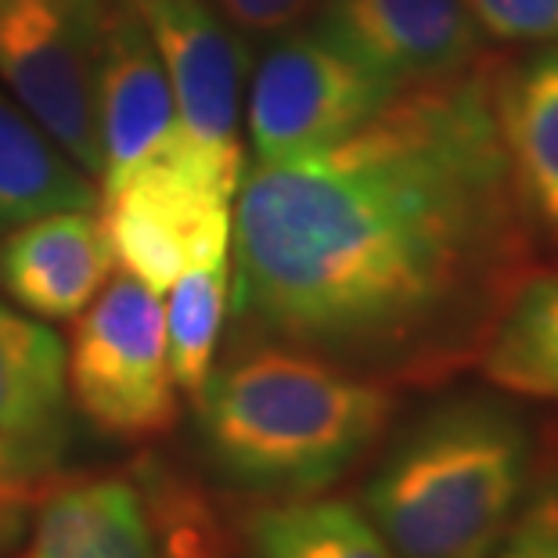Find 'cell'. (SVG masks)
<instances>
[{
    "label": "cell",
    "instance_id": "6da1fadb",
    "mask_svg": "<svg viewBox=\"0 0 558 558\" xmlns=\"http://www.w3.org/2000/svg\"><path fill=\"white\" fill-rule=\"evenodd\" d=\"M497 62L400 90L353 134L242 173L234 311L375 383L480 361L533 231L494 112Z\"/></svg>",
    "mask_w": 558,
    "mask_h": 558
},
{
    "label": "cell",
    "instance_id": "7a4b0ae2",
    "mask_svg": "<svg viewBox=\"0 0 558 558\" xmlns=\"http://www.w3.org/2000/svg\"><path fill=\"white\" fill-rule=\"evenodd\" d=\"M209 465L239 490L314 497L361 465L393 422V386L264 339L213 367L195 393Z\"/></svg>",
    "mask_w": 558,
    "mask_h": 558
},
{
    "label": "cell",
    "instance_id": "3957f363",
    "mask_svg": "<svg viewBox=\"0 0 558 558\" xmlns=\"http://www.w3.org/2000/svg\"><path fill=\"white\" fill-rule=\"evenodd\" d=\"M537 476L512 393H450L397 433L364 486V515L397 558H490Z\"/></svg>",
    "mask_w": 558,
    "mask_h": 558
},
{
    "label": "cell",
    "instance_id": "277c9868",
    "mask_svg": "<svg viewBox=\"0 0 558 558\" xmlns=\"http://www.w3.org/2000/svg\"><path fill=\"white\" fill-rule=\"evenodd\" d=\"M65 383L90 429L123 444L156 439L177 422L159 295L120 275L94 295L65 350Z\"/></svg>",
    "mask_w": 558,
    "mask_h": 558
},
{
    "label": "cell",
    "instance_id": "5b68a950",
    "mask_svg": "<svg viewBox=\"0 0 558 558\" xmlns=\"http://www.w3.org/2000/svg\"><path fill=\"white\" fill-rule=\"evenodd\" d=\"M234 195L170 145L101 192L116 264L159 295L187 270L231 259Z\"/></svg>",
    "mask_w": 558,
    "mask_h": 558
},
{
    "label": "cell",
    "instance_id": "8992f818",
    "mask_svg": "<svg viewBox=\"0 0 558 558\" xmlns=\"http://www.w3.org/2000/svg\"><path fill=\"white\" fill-rule=\"evenodd\" d=\"M397 94L328 33L300 26L270 40L253 69L242 112L248 145L259 162L303 156L353 134Z\"/></svg>",
    "mask_w": 558,
    "mask_h": 558
},
{
    "label": "cell",
    "instance_id": "52a82bcc",
    "mask_svg": "<svg viewBox=\"0 0 558 558\" xmlns=\"http://www.w3.org/2000/svg\"><path fill=\"white\" fill-rule=\"evenodd\" d=\"M109 0H0V83L80 170L98 177L94 69Z\"/></svg>",
    "mask_w": 558,
    "mask_h": 558
},
{
    "label": "cell",
    "instance_id": "ba28073f",
    "mask_svg": "<svg viewBox=\"0 0 558 558\" xmlns=\"http://www.w3.org/2000/svg\"><path fill=\"white\" fill-rule=\"evenodd\" d=\"M148 29L170 76L177 105L173 148L239 192L242 156V87L245 44L223 26L209 0H126Z\"/></svg>",
    "mask_w": 558,
    "mask_h": 558
},
{
    "label": "cell",
    "instance_id": "9c48e42d",
    "mask_svg": "<svg viewBox=\"0 0 558 558\" xmlns=\"http://www.w3.org/2000/svg\"><path fill=\"white\" fill-rule=\"evenodd\" d=\"M314 19L397 90L465 73L486 51L465 0H320Z\"/></svg>",
    "mask_w": 558,
    "mask_h": 558
},
{
    "label": "cell",
    "instance_id": "30bf717a",
    "mask_svg": "<svg viewBox=\"0 0 558 558\" xmlns=\"http://www.w3.org/2000/svg\"><path fill=\"white\" fill-rule=\"evenodd\" d=\"M94 134L98 177L109 192L141 162L159 156L177 137V105L170 76L148 29L126 0H109L94 69Z\"/></svg>",
    "mask_w": 558,
    "mask_h": 558
},
{
    "label": "cell",
    "instance_id": "8fae6325",
    "mask_svg": "<svg viewBox=\"0 0 558 558\" xmlns=\"http://www.w3.org/2000/svg\"><path fill=\"white\" fill-rule=\"evenodd\" d=\"M116 270V253L94 209H58L0 234V289L40 320H73Z\"/></svg>",
    "mask_w": 558,
    "mask_h": 558
},
{
    "label": "cell",
    "instance_id": "7c38bea8",
    "mask_svg": "<svg viewBox=\"0 0 558 558\" xmlns=\"http://www.w3.org/2000/svg\"><path fill=\"white\" fill-rule=\"evenodd\" d=\"M69 439L65 342L0 300V454L44 483Z\"/></svg>",
    "mask_w": 558,
    "mask_h": 558
},
{
    "label": "cell",
    "instance_id": "4fadbf2b",
    "mask_svg": "<svg viewBox=\"0 0 558 558\" xmlns=\"http://www.w3.org/2000/svg\"><path fill=\"white\" fill-rule=\"evenodd\" d=\"M494 112L522 213L558 245V47L497 65Z\"/></svg>",
    "mask_w": 558,
    "mask_h": 558
},
{
    "label": "cell",
    "instance_id": "5bb4252c",
    "mask_svg": "<svg viewBox=\"0 0 558 558\" xmlns=\"http://www.w3.org/2000/svg\"><path fill=\"white\" fill-rule=\"evenodd\" d=\"M145 490L123 476H80L44 494L26 558H162Z\"/></svg>",
    "mask_w": 558,
    "mask_h": 558
},
{
    "label": "cell",
    "instance_id": "9a60e30c",
    "mask_svg": "<svg viewBox=\"0 0 558 558\" xmlns=\"http://www.w3.org/2000/svg\"><path fill=\"white\" fill-rule=\"evenodd\" d=\"M90 173L54 145V137L0 90V234L58 209H98Z\"/></svg>",
    "mask_w": 558,
    "mask_h": 558
},
{
    "label": "cell",
    "instance_id": "2e32d148",
    "mask_svg": "<svg viewBox=\"0 0 558 558\" xmlns=\"http://www.w3.org/2000/svg\"><path fill=\"white\" fill-rule=\"evenodd\" d=\"M476 364L501 393L558 408V270L522 278Z\"/></svg>",
    "mask_w": 558,
    "mask_h": 558
},
{
    "label": "cell",
    "instance_id": "e0dca14e",
    "mask_svg": "<svg viewBox=\"0 0 558 558\" xmlns=\"http://www.w3.org/2000/svg\"><path fill=\"white\" fill-rule=\"evenodd\" d=\"M248 558H397L357 505L289 497L245 519Z\"/></svg>",
    "mask_w": 558,
    "mask_h": 558
},
{
    "label": "cell",
    "instance_id": "ac0fdd59",
    "mask_svg": "<svg viewBox=\"0 0 558 558\" xmlns=\"http://www.w3.org/2000/svg\"><path fill=\"white\" fill-rule=\"evenodd\" d=\"M166 292H170V303L162 311L166 364H170L177 389L195 397L217 361L231 295V259L187 270Z\"/></svg>",
    "mask_w": 558,
    "mask_h": 558
},
{
    "label": "cell",
    "instance_id": "d6986e66",
    "mask_svg": "<svg viewBox=\"0 0 558 558\" xmlns=\"http://www.w3.org/2000/svg\"><path fill=\"white\" fill-rule=\"evenodd\" d=\"M490 558H558V465H537L526 501Z\"/></svg>",
    "mask_w": 558,
    "mask_h": 558
},
{
    "label": "cell",
    "instance_id": "ffe728a7",
    "mask_svg": "<svg viewBox=\"0 0 558 558\" xmlns=\"http://www.w3.org/2000/svg\"><path fill=\"white\" fill-rule=\"evenodd\" d=\"M486 40L558 47V0H465Z\"/></svg>",
    "mask_w": 558,
    "mask_h": 558
},
{
    "label": "cell",
    "instance_id": "44dd1931",
    "mask_svg": "<svg viewBox=\"0 0 558 558\" xmlns=\"http://www.w3.org/2000/svg\"><path fill=\"white\" fill-rule=\"evenodd\" d=\"M234 37L245 47L256 40H278L317 15L320 0H209Z\"/></svg>",
    "mask_w": 558,
    "mask_h": 558
}]
</instances>
